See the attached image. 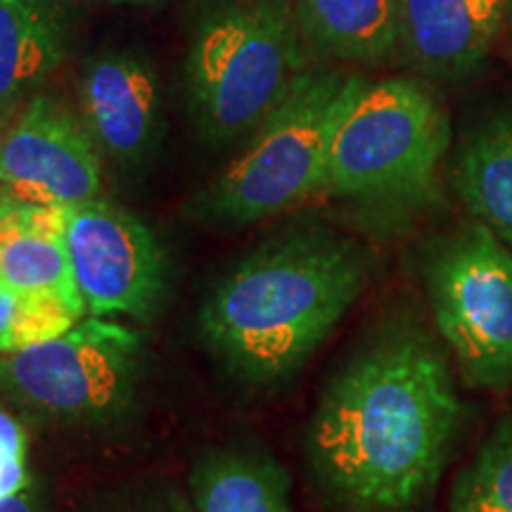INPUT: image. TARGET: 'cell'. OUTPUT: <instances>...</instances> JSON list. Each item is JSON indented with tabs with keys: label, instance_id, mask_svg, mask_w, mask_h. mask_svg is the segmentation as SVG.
<instances>
[{
	"label": "cell",
	"instance_id": "10",
	"mask_svg": "<svg viewBox=\"0 0 512 512\" xmlns=\"http://www.w3.org/2000/svg\"><path fill=\"white\" fill-rule=\"evenodd\" d=\"M79 100L102 155L124 166L150 155L159 138V86L145 57L128 50L95 55L83 67Z\"/></svg>",
	"mask_w": 512,
	"mask_h": 512
},
{
	"label": "cell",
	"instance_id": "13",
	"mask_svg": "<svg viewBox=\"0 0 512 512\" xmlns=\"http://www.w3.org/2000/svg\"><path fill=\"white\" fill-rule=\"evenodd\" d=\"M69 50L62 0H0V119L31 100Z\"/></svg>",
	"mask_w": 512,
	"mask_h": 512
},
{
	"label": "cell",
	"instance_id": "2",
	"mask_svg": "<svg viewBox=\"0 0 512 512\" xmlns=\"http://www.w3.org/2000/svg\"><path fill=\"white\" fill-rule=\"evenodd\" d=\"M366 280L368 259L354 240L292 230L223 275L204 299L200 332L235 375L280 382L325 342Z\"/></svg>",
	"mask_w": 512,
	"mask_h": 512
},
{
	"label": "cell",
	"instance_id": "12",
	"mask_svg": "<svg viewBox=\"0 0 512 512\" xmlns=\"http://www.w3.org/2000/svg\"><path fill=\"white\" fill-rule=\"evenodd\" d=\"M508 0H401V46L422 72L456 76L482 60Z\"/></svg>",
	"mask_w": 512,
	"mask_h": 512
},
{
	"label": "cell",
	"instance_id": "19",
	"mask_svg": "<svg viewBox=\"0 0 512 512\" xmlns=\"http://www.w3.org/2000/svg\"><path fill=\"white\" fill-rule=\"evenodd\" d=\"M29 475L27 434L8 411L0 408V498L17 491Z\"/></svg>",
	"mask_w": 512,
	"mask_h": 512
},
{
	"label": "cell",
	"instance_id": "9",
	"mask_svg": "<svg viewBox=\"0 0 512 512\" xmlns=\"http://www.w3.org/2000/svg\"><path fill=\"white\" fill-rule=\"evenodd\" d=\"M102 152L81 114L34 95L0 136V195L74 207L102 190Z\"/></svg>",
	"mask_w": 512,
	"mask_h": 512
},
{
	"label": "cell",
	"instance_id": "18",
	"mask_svg": "<svg viewBox=\"0 0 512 512\" xmlns=\"http://www.w3.org/2000/svg\"><path fill=\"white\" fill-rule=\"evenodd\" d=\"M81 318L55 299L27 297L0 280V354L60 335Z\"/></svg>",
	"mask_w": 512,
	"mask_h": 512
},
{
	"label": "cell",
	"instance_id": "14",
	"mask_svg": "<svg viewBox=\"0 0 512 512\" xmlns=\"http://www.w3.org/2000/svg\"><path fill=\"white\" fill-rule=\"evenodd\" d=\"M299 27L323 53L377 64L401 46V0H297Z\"/></svg>",
	"mask_w": 512,
	"mask_h": 512
},
{
	"label": "cell",
	"instance_id": "8",
	"mask_svg": "<svg viewBox=\"0 0 512 512\" xmlns=\"http://www.w3.org/2000/svg\"><path fill=\"white\" fill-rule=\"evenodd\" d=\"M64 233L88 316L133 323L157 316L169 290V259L147 223L95 197L64 209Z\"/></svg>",
	"mask_w": 512,
	"mask_h": 512
},
{
	"label": "cell",
	"instance_id": "11",
	"mask_svg": "<svg viewBox=\"0 0 512 512\" xmlns=\"http://www.w3.org/2000/svg\"><path fill=\"white\" fill-rule=\"evenodd\" d=\"M64 209L0 195V280L19 294L55 299L88 316L69 264Z\"/></svg>",
	"mask_w": 512,
	"mask_h": 512
},
{
	"label": "cell",
	"instance_id": "4",
	"mask_svg": "<svg viewBox=\"0 0 512 512\" xmlns=\"http://www.w3.org/2000/svg\"><path fill=\"white\" fill-rule=\"evenodd\" d=\"M299 19L287 0H242L195 31L185 76L192 117L209 143L249 138L304 72Z\"/></svg>",
	"mask_w": 512,
	"mask_h": 512
},
{
	"label": "cell",
	"instance_id": "7",
	"mask_svg": "<svg viewBox=\"0 0 512 512\" xmlns=\"http://www.w3.org/2000/svg\"><path fill=\"white\" fill-rule=\"evenodd\" d=\"M140 366L138 330L83 316L60 335L0 354V392L46 420L107 422L133 403Z\"/></svg>",
	"mask_w": 512,
	"mask_h": 512
},
{
	"label": "cell",
	"instance_id": "23",
	"mask_svg": "<svg viewBox=\"0 0 512 512\" xmlns=\"http://www.w3.org/2000/svg\"><path fill=\"white\" fill-rule=\"evenodd\" d=\"M5 126H8V121L0 119V136H3V128H5Z\"/></svg>",
	"mask_w": 512,
	"mask_h": 512
},
{
	"label": "cell",
	"instance_id": "17",
	"mask_svg": "<svg viewBox=\"0 0 512 512\" xmlns=\"http://www.w3.org/2000/svg\"><path fill=\"white\" fill-rule=\"evenodd\" d=\"M446 512H512V413H505L453 482Z\"/></svg>",
	"mask_w": 512,
	"mask_h": 512
},
{
	"label": "cell",
	"instance_id": "22",
	"mask_svg": "<svg viewBox=\"0 0 512 512\" xmlns=\"http://www.w3.org/2000/svg\"><path fill=\"white\" fill-rule=\"evenodd\" d=\"M114 3H128V5H147V3H157V0H114Z\"/></svg>",
	"mask_w": 512,
	"mask_h": 512
},
{
	"label": "cell",
	"instance_id": "6",
	"mask_svg": "<svg viewBox=\"0 0 512 512\" xmlns=\"http://www.w3.org/2000/svg\"><path fill=\"white\" fill-rule=\"evenodd\" d=\"M425 292L441 342L472 389L512 387V249L472 219L427 249Z\"/></svg>",
	"mask_w": 512,
	"mask_h": 512
},
{
	"label": "cell",
	"instance_id": "5",
	"mask_svg": "<svg viewBox=\"0 0 512 512\" xmlns=\"http://www.w3.org/2000/svg\"><path fill=\"white\" fill-rule=\"evenodd\" d=\"M349 83L351 76L332 69H304L249 136L245 150L197 197V216L245 226L323 192L332 133Z\"/></svg>",
	"mask_w": 512,
	"mask_h": 512
},
{
	"label": "cell",
	"instance_id": "21",
	"mask_svg": "<svg viewBox=\"0 0 512 512\" xmlns=\"http://www.w3.org/2000/svg\"><path fill=\"white\" fill-rule=\"evenodd\" d=\"M128 512H195V508H192V505H188L185 501H181V498L171 496V498H164V501L140 505V508H133Z\"/></svg>",
	"mask_w": 512,
	"mask_h": 512
},
{
	"label": "cell",
	"instance_id": "3",
	"mask_svg": "<svg viewBox=\"0 0 512 512\" xmlns=\"http://www.w3.org/2000/svg\"><path fill=\"white\" fill-rule=\"evenodd\" d=\"M446 150L448 119L425 86L351 76L323 192L377 211H418L439 197Z\"/></svg>",
	"mask_w": 512,
	"mask_h": 512
},
{
	"label": "cell",
	"instance_id": "15",
	"mask_svg": "<svg viewBox=\"0 0 512 512\" xmlns=\"http://www.w3.org/2000/svg\"><path fill=\"white\" fill-rule=\"evenodd\" d=\"M190 494L195 512H294L287 472L249 451L204 456L190 475Z\"/></svg>",
	"mask_w": 512,
	"mask_h": 512
},
{
	"label": "cell",
	"instance_id": "16",
	"mask_svg": "<svg viewBox=\"0 0 512 512\" xmlns=\"http://www.w3.org/2000/svg\"><path fill=\"white\" fill-rule=\"evenodd\" d=\"M453 183L472 219L512 249V114L486 121L465 140Z\"/></svg>",
	"mask_w": 512,
	"mask_h": 512
},
{
	"label": "cell",
	"instance_id": "1",
	"mask_svg": "<svg viewBox=\"0 0 512 512\" xmlns=\"http://www.w3.org/2000/svg\"><path fill=\"white\" fill-rule=\"evenodd\" d=\"M463 422L448 358L418 325L370 339L320 396L309 463L339 512H418Z\"/></svg>",
	"mask_w": 512,
	"mask_h": 512
},
{
	"label": "cell",
	"instance_id": "20",
	"mask_svg": "<svg viewBox=\"0 0 512 512\" xmlns=\"http://www.w3.org/2000/svg\"><path fill=\"white\" fill-rule=\"evenodd\" d=\"M0 512H50L46 486L38 477H31L17 491L0 498Z\"/></svg>",
	"mask_w": 512,
	"mask_h": 512
}]
</instances>
